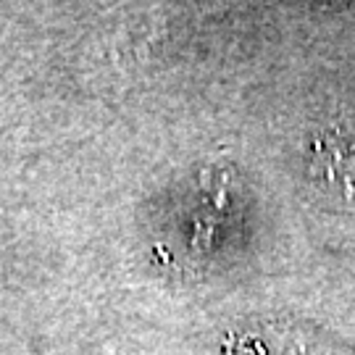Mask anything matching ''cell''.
<instances>
[{
  "label": "cell",
  "mask_w": 355,
  "mask_h": 355,
  "mask_svg": "<svg viewBox=\"0 0 355 355\" xmlns=\"http://www.w3.org/2000/svg\"><path fill=\"white\" fill-rule=\"evenodd\" d=\"M308 182L324 203L355 211V132L331 127L318 132L308 155Z\"/></svg>",
  "instance_id": "cell-1"
}]
</instances>
